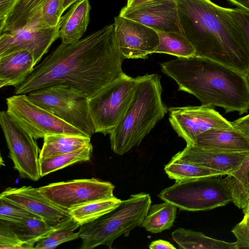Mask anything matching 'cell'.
Masks as SVG:
<instances>
[{
	"mask_svg": "<svg viewBox=\"0 0 249 249\" xmlns=\"http://www.w3.org/2000/svg\"><path fill=\"white\" fill-rule=\"evenodd\" d=\"M114 29L120 51L124 59H146L159 45L156 30L120 15L114 18Z\"/></svg>",
	"mask_w": 249,
	"mask_h": 249,
	"instance_id": "4fadbf2b",
	"label": "cell"
},
{
	"mask_svg": "<svg viewBox=\"0 0 249 249\" xmlns=\"http://www.w3.org/2000/svg\"><path fill=\"white\" fill-rule=\"evenodd\" d=\"M243 213L244 214L249 215V200L247 202L245 208L242 209Z\"/></svg>",
	"mask_w": 249,
	"mask_h": 249,
	"instance_id": "7bdbcfd3",
	"label": "cell"
},
{
	"mask_svg": "<svg viewBox=\"0 0 249 249\" xmlns=\"http://www.w3.org/2000/svg\"><path fill=\"white\" fill-rule=\"evenodd\" d=\"M124 59L117 44L114 24L107 25L78 41L61 43L36 65L16 94H28L56 84H64L90 99L124 72Z\"/></svg>",
	"mask_w": 249,
	"mask_h": 249,
	"instance_id": "6da1fadb",
	"label": "cell"
},
{
	"mask_svg": "<svg viewBox=\"0 0 249 249\" xmlns=\"http://www.w3.org/2000/svg\"><path fill=\"white\" fill-rule=\"evenodd\" d=\"M31 218L42 219L26 208L0 197V219L17 221Z\"/></svg>",
	"mask_w": 249,
	"mask_h": 249,
	"instance_id": "1f68e13d",
	"label": "cell"
},
{
	"mask_svg": "<svg viewBox=\"0 0 249 249\" xmlns=\"http://www.w3.org/2000/svg\"><path fill=\"white\" fill-rule=\"evenodd\" d=\"M154 0H127L125 7L128 8H134Z\"/></svg>",
	"mask_w": 249,
	"mask_h": 249,
	"instance_id": "60d3db41",
	"label": "cell"
},
{
	"mask_svg": "<svg viewBox=\"0 0 249 249\" xmlns=\"http://www.w3.org/2000/svg\"><path fill=\"white\" fill-rule=\"evenodd\" d=\"M246 75H247V78L248 79V81L249 82V72H248V73Z\"/></svg>",
	"mask_w": 249,
	"mask_h": 249,
	"instance_id": "bcb514c9",
	"label": "cell"
},
{
	"mask_svg": "<svg viewBox=\"0 0 249 249\" xmlns=\"http://www.w3.org/2000/svg\"><path fill=\"white\" fill-rule=\"evenodd\" d=\"M81 225L71 216L66 217L55 226L54 230L47 236L38 241L36 249H52L60 244L79 238V231H75Z\"/></svg>",
	"mask_w": 249,
	"mask_h": 249,
	"instance_id": "f1b7e54d",
	"label": "cell"
},
{
	"mask_svg": "<svg viewBox=\"0 0 249 249\" xmlns=\"http://www.w3.org/2000/svg\"><path fill=\"white\" fill-rule=\"evenodd\" d=\"M90 8L89 0H81L72 5L66 14L61 17L58 36L62 43L71 44L81 39L89 22Z\"/></svg>",
	"mask_w": 249,
	"mask_h": 249,
	"instance_id": "44dd1931",
	"label": "cell"
},
{
	"mask_svg": "<svg viewBox=\"0 0 249 249\" xmlns=\"http://www.w3.org/2000/svg\"><path fill=\"white\" fill-rule=\"evenodd\" d=\"M179 248L184 249H237L236 242H229L206 236L199 231L179 228L172 232Z\"/></svg>",
	"mask_w": 249,
	"mask_h": 249,
	"instance_id": "7402d4cb",
	"label": "cell"
},
{
	"mask_svg": "<svg viewBox=\"0 0 249 249\" xmlns=\"http://www.w3.org/2000/svg\"><path fill=\"white\" fill-rule=\"evenodd\" d=\"M151 203L148 194L132 195L110 212L81 225L80 249H91L101 245L112 249L115 240L123 234L128 236L133 229L141 225Z\"/></svg>",
	"mask_w": 249,
	"mask_h": 249,
	"instance_id": "5b68a950",
	"label": "cell"
},
{
	"mask_svg": "<svg viewBox=\"0 0 249 249\" xmlns=\"http://www.w3.org/2000/svg\"><path fill=\"white\" fill-rule=\"evenodd\" d=\"M136 81V77L123 73L89 99L95 133L106 135L115 128L132 99Z\"/></svg>",
	"mask_w": 249,
	"mask_h": 249,
	"instance_id": "ba28073f",
	"label": "cell"
},
{
	"mask_svg": "<svg viewBox=\"0 0 249 249\" xmlns=\"http://www.w3.org/2000/svg\"><path fill=\"white\" fill-rule=\"evenodd\" d=\"M149 248L150 249H176V248L169 242L159 239L152 241Z\"/></svg>",
	"mask_w": 249,
	"mask_h": 249,
	"instance_id": "f35d334b",
	"label": "cell"
},
{
	"mask_svg": "<svg viewBox=\"0 0 249 249\" xmlns=\"http://www.w3.org/2000/svg\"><path fill=\"white\" fill-rule=\"evenodd\" d=\"M242 220H243L246 225L249 226V215L244 214Z\"/></svg>",
	"mask_w": 249,
	"mask_h": 249,
	"instance_id": "ee69618b",
	"label": "cell"
},
{
	"mask_svg": "<svg viewBox=\"0 0 249 249\" xmlns=\"http://www.w3.org/2000/svg\"><path fill=\"white\" fill-rule=\"evenodd\" d=\"M18 0H0V30L6 20L7 17Z\"/></svg>",
	"mask_w": 249,
	"mask_h": 249,
	"instance_id": "d590c367",
	"label": "cell"
},
{
	"mask_svg": "<svg viewBox=\"0 0 249 249\" xmlns=\"http://www.w3.org/2000/svg\"><path fill=\"white\" fill-rule=\"evenodd\" d=\"M46 0H18L8 15L0 34L25 27Z\"/></svg>",
	"mask_w": 249,
	"mask_h": 249,
	"instance_id": "4316f807",
	"label": "cell"
},
{
	"mask_svg": "<svg viewBox=\"0 0 249 249\" xmlns=\"http://www.w3.org/2000/svg\"><path fill=\"white\" fill-rule=\"evenodd\" d=\"M231 124L234 128L241 131L249 140V114L231 122Z\"/></svg>",
	"mask_w": 249,
	"mask_h": 249,
	"instance_id": "8d00e7d4",
	"label": "cell"
},
{
	"mask_svg": "<svg viewBox=\"0 0 249 249\" xmlns=\"http://www.w3.org/2000/svg\"><path fill=\"white\" fill-rule=\"evenodd\" d=\"M231 231L236 238L237 249H249V226L241 220Z\"/></svg>",
	"mask_w": 249,
	"mask_h": 249,
	"instance_id": "e575fe53",
	"label": "cell"
},
{
	"mask_svg": "<svg viewBox=\"0 0 249 249\" xmlns=\"http://www.w3.org/2000/svg\"><path fill=\"white\" fill-rule=\"evenodd\" d=\"M164 171L169 178L174 179L176 182L227 175L226 173L197 165L191 162L177 159L174 156L165 166Z\"/></svg>",
	"mask_w": 249,
	"mask_h": 249,
	"instance_id": "cb8c5ba5",
	"label": "cell"
},
{
	"mask_svg": "<svg viewBox=\"0 0 249 249\" xmlns=\"http://www.w3.org/2000/svg\"><path fill=\"white\" fill-rule=\"evenodd\" d=\"M6 103L7 112L35 140L56 134L88 136L32 102L25 94H16L7 98Z\"/></svg>",
	"mask_w": 249,
	"mask_h": 249,
	"instance_id": "9c48e42d",
	"label": "cell"
},
{
	"mask_svg": "<svg viewBox=\"0 0 249 249\" xmlns=\"http://www.w3.org/2000/svg\"><path fill=\"white\" fill-rule=\"evenodd\" d=\"M222 176L176 182L159 197L181 210L206 211L232 202L231 190Z\"/></svg>",
	"mask_w": 249,
	"mask_h": 249,
	"instance_id": "8992f818",
	"label": "cell"
},
{
	"mask_svg": "<svg viewBox=\"0 0 249 249\" xmlns=\"http://www.w3.org/2000/svg\"><path fill=\"white\" fill-rule=\"evenodd\" d=\"M249 200V189L247 191L246 196H245L244 208L246 206L247 203Z\"/></svg>",
	"mask_w": 249,
	"mask_h": 249,
	"instance_id": "f6af8a7d",
	"label": "cell"
},
{
	"mask_svg": "<svg viewBox=\"0 0 249 249\" xmlns=\"http://www.w3.org/2000/svg\"><path fill=\"white\" fill-rule=\"evenodd\" d=\"M0 57L26 50L33 55L36 65L58 36V25L54 27H24L0 34Z\"/></svg>",
	"mask_w": 249,
	"mask_h": 249,
	"instance_id": "5bb4252c",
	"label": "cell"
},
{
	"mask_svg": "<svg viewBox=\"0 0 249 249\" xmlns=\"http://www.w3.org/2000/svg\"><path fill=\"white\" fill-rule=\"evenodd\" d=\"M34 103L91 137L95 130L89 107V98L81 91L56 84L28 93Z\"/></svg>",
	"mask_w": 249,
	"mask_h": 249,
	"instance_id": "52a82bcc",
	"label": "cell"
},
{
	"mask_svg": "<svg viewBox=\"0 0 249 249\" xmlns=\"http://www.w3.org/2000/svg\"><path fill=\"white\" fill-rule=\"evenodd\" d=\"M119 15L157 31L182 32L175 0H154L134 8L124 6Z\"/></svg>",
	"mask_w": 249,
	"mask_h": 249,
	"instance_id": "9a60e30c",
	"label": "cell"
},
{
	"mask_svg": "<svg viewBox=\"0 0 249 249\" xmlns=\"http://www.w3.org/2000/svg\"><path fill=\"white\" fill-rule=\"evenodd\" d=\"M229 12L243 34L249 49V12L236 8H229Z\"/></svg>",
	"mask_w": 249,
	"mask_h": 249,
	"instance_id": "836d02e7",
	"label": "cell"
},
{
	"mask_svg": "<svg viewBox=\"0 0 249 249\" xmlns=\"http://www.w3.org/2000/svg\"><path fill=\"white\" fill-rule=\"evenodd\" d=\"M161 76L157 73L136 77L132 99L115 128L109 133L111 147L119 155L139 145L168 111L162 101Z\"/></svg>",
	"mask_w": 249,
	"mask_h": 249,
	"instance_id": "277c9868",
	"label": "cell"
},
{
	"mask_svg": "<svg viewBox=\"0 0 249 249\" xmlns=\"http://www.w3.org/2000/svg\"><path fill=\"white\" fill-rule=\"evenodd\" d=\"M177 209L176 206L166 201L151 205L141 226L154 233L169 229L175 220Z\"/></svg>",
	"mask_w": 249,
	"mask_h": 249,
	"instance_id": "484cf974",
	"label": "cell"
},
{
	"mask_svg": "<svg viewBox=\"0 0 249 249\" xmlns=\"http://www.w3.org/2000/svg\"><path fill=\"white\" fill-rule=\"evenodd\" d=\"M36 66L32 54L26 50L0 57V88L22 84Z\"/></svg>",
	"mask_w": 249,
	"mask_h": 249,
	"instance_id": "ffe728a7",
	"label": "cell"
},
{
	"mask_svg": "<svg viewBox=\"0 0 249 249\" xmlns=\"http://www.w3.org/2000/svg\"><path fill=\"white\" fill-rule=\"evenodd\" d=\"M54 228L36 218L17 221L0 219V249H34Z\"/></svg>",
	"mask_w": 249,
	"mask_h": 249,
	"instance_id": "2e32d148",
	"label": "cell"
},
{
	"mask_svg": "<svg viewBox=\"0 0 249 249\" xmlns=\"http://www.w3.org/2000/svg\"><path fill=\"white\" fill-rule=\"evenodd\" d=\"M168 111L171 126L188 145H194L199 135L211 128H234L231 122L208 106L172 107Z\"/></svg>",
	"mask_w": 249,
	"mask_h": 249,
	"instance_id": "7c38bea8",
	"label": "cell"
},
{
	"mask_svg": "<svg viewBox=\"0 0 249 249\" xmlns=\"http://www.w3.org/2000/svg\"><path fill=\"white\" fill-rule=\"evenodd\" d=\"M238 8L249 12V0H227Z\"/></svg>",
	"mask_w": 249,
	"mask_h": 249,
	"instance_id": "ab89813d",
	"label": "cell"
},
{
	"mask_svg": "<svg viewBox=\"0 0 249 249\" xmlns=\"http://www.w3.org/2000/svg\"><path fill=\"white\" fill-rule=\"evenodd\" d=\"M249 152H225L207 150L195 145H188L174 156L197 165L226 173L234 172L240 166Z\"/></svg>",
	"mask_w": 249,
	"mask_h": 249,
	"instance_id": "ac0fdd59",
	"label": "cell"
},
{
	"mask_svg": "<svg viewBox=\"0 0 249 249\" xmlns=\"http://www.w3.org/2000/svg\"><path fill=\"white\" fill-rule=\"evenodd\" d=\"M91 143L72 152L39 159L41 177L78 162L89 161L92 154Z\"/></svg>",
	"mask_w": 249,
	"mask_h": 249,
	"instance_id": "d4e9b609",
	"label": "cell"
},
{
	"mask_svg": "<svg viewBox=\"0 0 249 249\" xmlns=\"http://www.w3.org/2000/svg\"><path fill=\"white\" fill-rule=\"evenodd\" d=\"M194 145L200 148L225 152H249V140L239 130L213 128L196 138Z\"/></svg>",
	"mask_w": 249,
	"mask_h": 249,
	"instance_id": "d6986e66",
	"label": "cell"
},
{
	"mask_svg": "<svg viewBox=\"0 0 249 249\" xmlns=\"http://www.w3.org/2000/svg\"><path fill=\"white\" fill-rule=\"evenodd\" d=\"M249 189V171L244 179L242 186L237 198L233 203L234 205L240 209L244 207V201L247 191Z\"/></svg>",
	"mask_w": 249,
	"mask_h": 249,
	"instance_id": "74e56055",
	"label": "cell"
},
{
	"mask_svg": "<svg viewBox=\"0 0 249 249\" xmlns=\"http://www.w3.org/2000/svg\"><path fill=\"white\" fill-rule=\"evenodd\" d=\"M178 90L196 97L202 105L223 108L226 113L249 110L247 75L217 62L196 55L177 57L160 64Z\"/></svg>",
	"mask_w": 249,
	"mask_h": 249,
	"instance_id": "3957f363",
	"label": "cell"
},
{
	"mask_svg": "<svg viewBox=\"0 0 249 249\" xmlns=\"http://www.w3.org/2000/svg\"><path fill=\"white\" fill-rule=\"evenodd\" d=\"M80 0H64L62 9V13L74 3Z\"/></svg>",
	"mask_w": 249,
	"mask_h": 249,
	"instance_id": "b9f144b4",
	"label": "cell"
},
{
	"mask_svg": "<svg viewBox=\"0 0 249 249\" xmlns=\"http://www.w3.org/2000/svg\"><path fill=\"white\" fill-rule=\"evenodd\" d=\"M90 138L84 135L56 134L45 136L39 159L72 152L90 143Z\"/></svg>",
	"mask_w": 249,
	"mask_h": 249,
	"instance_id": "603a6c76",
	"label": "cell"
},
{
	"mask_svg": "<svg viewBox=\"0 0 249 249\" xmlns=\"http://www.w3.org/2000/svg\"><path fill=\"white\" fill-rule=\"evenodd\" d=\"M0 124L15 169L21 178L39 180V154L36 140L7 110L0 112Z\"/></svg>",
	"mask_w": 249,
	"mask_h": 249,
	"instance_id": "8fae6325",
	"label": "cell"
},
{
	"mask_svg": "<svg viewBox=\"0 0 249 249\" xmlns=\"http://www.w3.org/2000/svg\"><path fill=\"white\" fill-rule=\"evenodd\" d=\"M249 171V153L240 166L234 172L226 175L224 179L232 194L234 202L240 193L244 179Z\"/></svg>",
	"mask_w": 249,
	"mask_h": 249,
	"instance_id": "d6a6232c",
	"label": "cell"
},
{
	"mask_svg": "<svg viewBox=\"0 0 249 249\" xmlns=\"http://www.w3.org/2000/svg\"><path fill=\"white\" fill-rule=\"evenodd\" d=\"M122 200L112 198L91 202L70 210L71 216L81 225L93 221L110 212L118 206Z\"/></svg>",
	"mask_w": 249,
	"mask_h": 249,
	"instance_id": "f546056e",
	"label": "cell"
},
{
	"mask_svg": "<svg viewBox=\"0 0 249 249\" xmlns=\"http://www.w3.org/2000/svg\"><path fill=\"white\" fill-rule=\"evenodd\" d=\"M175 1L181 30L193 46L196 55L247 75L249 49L229 8L211 0Z\"/></svg>",
	"mask_w": 249,
	"mask_h": 249,
	"instance_id": "7a4b0ae2",
	"label": "cell"
},
{
	"mask_svg": "<svg viewBox=\"0 0 249 249\" xmlns=\"http://www.w3.org/2000/svg\"><path fill=\"white\" fill-rule=\"evenodd\" d=\"M157 32L159 37V45L155 53H166L177 57L196 55L193 46L182 32Z\"/></svg>",
	"mask_w": 249,
	"mask_h": 249,
	"instance_id": "83f0119b",
	"label": "cell"
},
{
	"mask_svg": "<svg viewBox=\"0 0 249 249\" xmlns=\"http://www.w3.org/2000/svg\"><path fill=\"white\" fill-rule=\"evenodd\" d=\"M37 188L53 204L68 212L91 202L115 197L113 184L96 178L52 183Z\"/></svg>",
	"mask_w": 249,
	"mask_h": 249,
	"instance_id": "30bf717a",
	"label": "cell"
},
{
	"mask_svg": "<svg viewBox=\"0 0 249 249\" xmlns=\"http://www.w3.org/2000/svg\"><path fill=\"white\" fill-rule=\"evenodd\" d=\"M64 0H46L37 14L25 27L46 28L59 24Z\"/></svg>",
	"mask_w": 249,
	"mask_h": 249,
	"instance_id": "4dcf8cb0",
	"label": "cell"
},
{
	"mask_svg": "<svg viewBox=\"0 0 249 249\" xmlns=\"http://www.w3.org/2000/svg\"><path fill=\"white\" fill-rule=\"evenodd\" d=\"M0 197L26 208L52 226L71 216L68 211L53 204L41 194L37 188L31 186L9 187L0 194Z\"/></svg>",
	"mask_w": 249,
	"mask_h": 249,
	"instance_id": "e0dca14e",
	"label": "cell"
}]
</instances>
